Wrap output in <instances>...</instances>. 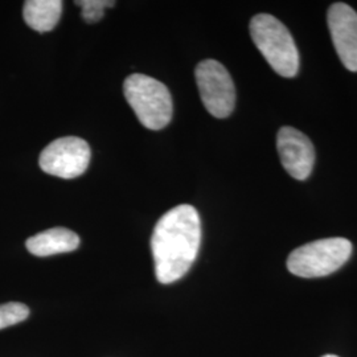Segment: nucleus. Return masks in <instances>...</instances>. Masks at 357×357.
I'll return each instance as SVG.
<instances>
[{
    "instance_id": "nucleus-4",
    "label": "nucleus",
    "mask_w": 357,
    "mask_h": 357,
    "mask_svg": "<svg viewBox=\"0 0 357 357\" xmlns=\"http://www.w3.org/2000/svg\"><path fill=\"white\" fill-rule=\"evenodd\" d=\"M351 255L352 243L347 238H323L296 248L287 258V268L296 277L319 278L342 268Z\"/></svg>"
},
{
    "instance_id": "nucleus-8",
    "label": "nucleus",
    "mask_w": 357,
    "mask_h": 357,
    "mask_svg": "<svg viewBox=\"0 0 357 357\" xmlns=\"http://www.w3.org/2000/svg\"><path fill=\"white\" fill-rule=\"evenodd\" d=\"M335 51L345 68L357 72V13L345 3H333L327 13Z\"/></svg>"
},
{
    "instance_id": "nucleus-7",
    "label": "nucleus",
    "mask_w": 357,
    "mask_h": 357,
    "mask_svg": "<svg viewBox=\"0 0 357 357\" xmlns=\"http://www.w3.org/2000/svg\"><path fill=\"white\" fill-rule=\"evenodd\" d=\"M277 149L282 166L290 176L306 180L314 168L315 149L310 138L296 128L284 126L278 131Z\"/></svg>"
},
{
    "instance_id": "nucleus-10",
    "label": "nucleus",
    "mask_w": 357,
    "mask_h": 357,
    "mask_svg": "<svg viewBox=\"0 0 357 357\" xmlns=\"http://www.w3.org/2000/svg\"><path fill=\"white\" fill-rule=\"evenodd\" d=\"M61 11V0H28L24 3L23 17L32 29L44 33L57 26Z\"/></svg>"
},
{
    "instance_id": "nucleus-5",
    "label": "nucleus",
    "mask_w": 357,
    "mask_h": 357,
    "mask_svg": "<svg viewBox=\"0 0 357 357\" xmlns=\"http://www.w3.org/2000/svg\"><path fill=\"white\" fill-rule=\"evenodd\" d=\"M195 77L205 109L216 118L229 116L236 105V88L227 68L209 59L196 66Z\"/></svg>"
},
{
    "instance_id": "nucleus-1",
    "label": "nucleus",
    "mask_w": 357,
    "mask_h": 357,
    "mask_svg": "<svg viewBox=\"0 0 357 357\" xmlns=\"http://www.w3.org/2000/svg\"><path fill=\"white\" fill-rule=\"evenodd\" d=\"M202 243V221L192 205L169 209L155 225L153 250L155 275L160 283H174L191 268Z\"/></svg>"
},
{
    "instance_id": "nucleus-13",
    "label": "nucleus",
    "mask_w": 357,
    "mask_h": 357,
    "mask_svg": "<svg viewBox=\"0 0 357 357\" xmlns=\"http://www.w3.org/2000/svg\"><path fill=\"white\" fill-rule=\"evenodd\" d=\"M321 357H339V356H335V355H324V356Z\"/></svg>"
},
{
    "instance_id": "nucleus-9",
    "label": "nucleus",
    "mask_w": 357,
    "mask_h": 357,
    "mask_svg": "<svg viewBox=\"0 0 357 357\" xmlns=\"http://www.w3.org/2000/svg\"><path fill=\"white\" fill-rule=\"evenodd\" d=\"M79 237L75 231L66 228H52L44 230L26 240V246L31 255L38 257L69 253L76 250Z\"/></svg>"
},
{
    "instance_id": "nucleus-3",
    "label": "nucleus",
    "mask_w": 357,
    "mask_h": 357,
    "mask_svg": "<svg viewBox=\"0 0 357 357\" xmlns=\"http://www.w3.org/2000/svg\"><path fill=\"white\" fill-rule=\"evenodd\" d=\"M123 93L144 128L162 130L171 122L174 105L165 84L153 77L135 73L125 79Z\"/></svg>"
},
{
    "instance_id": "nucleus-6",
    "label": "nucleus",
    "mask_w": 357,
    "mask_h": 357,
    "mask_svg": "<svg viewBox=\"0 0 357 357\" xmlns=\"http://www.w3.org/2000/svg\"><path fill=\"white\" fill-rule=\"evenodd\" d=\"M89 144L78 137H64L50 143L40 155L41 169L57 178H75L89 166Z\"/></svg>"
},
{
    "instance_id": "nucleus-2",
    "label": "nucleus",
    "mask_w": 357,
    "mask_h": 357,
    "mask_svg": "<svg viewBox=\"0 0 357 357\" xmlns=\"http://www.w3.org/2000/svg\"><path fill=\"white\" fill-rule=\"evenodd\" d=\"M250 35L268 65L282 77L291 78L299 70V53L286 26L268 13H258L250 22Z\"/></svg>"
},
{
    "instance_id": "nucleus-11",
    "label": "nucleus",
    "mask_w": 357,
    "mask_h": 357,
    "mask_svg": "<svg viewBox=\"0 0 357 357\" xmlns=\"http://www.w3.org/2000/svg\"><path fill=\"white\" fill-rule=\"evenodd\" d=\"M29 317V308L19 303V302H10L0 305V330L15 326Z\"/></svg>"
},
{
    "instance_id": "nucleus-12",
    "label": "nucleus",
    "mask_w": 357,
    "mask_h": 357,
    "mask_svg": "<svg viewBox=\"0 0 357 357\" xmlns=\"http://www.w3.org/2000/svg\"><path fill=\"white\" fill-rule=\"evenodd\" d=\"M77 6L82 10V17L86 23L93 24L100 22L103 17L106 8H112L115 1L110 0H79L76 1Z\"/></svg>"
}]
</instances>
